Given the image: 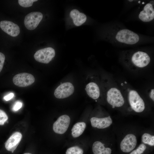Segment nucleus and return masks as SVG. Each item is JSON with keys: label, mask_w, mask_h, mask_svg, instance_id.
<instances>
[{"label": "nucleus", "mask_w": 154, "mask_h": 154, "mask_svg": "<svg viewBox=\"0 0 154 154\" xmlns=\"http://www.w3.org/2000/svg\"><path fill=\"white\" fill-rule=\"evenodd\" d=\"M115 38L118 42L128 44H135L139 39L137 34L127 29H123L118 31Z\"/></svg>", "instance_id": "obj_4"}, {"label": "nucleus", "mask_w": 154, "mask_h": 154, "mask_svg": "<svg viewBox=\"0 0 154 154\" xmlns=\"http://www.w3.org/2000/svg\"><path fill=\"white\" fill-rule=\"evenodd\" d=\"M85 90L88 96L94 100L98 99L100 96L99 88L94 82H91L88 83L86 86Z\"/></svg>", "instance_id": "obj_16"}, {"label": "nucleus", "mask_w": 154, "mask_h": 154, "mask_svg": "<svg viewBox=\"0 0 154 154\" xmlns=\"http://www.w3.org/2000/svg\"><path fill=\"white\" fill-rule=\"evenodd\" d=\"M14 95L13 93H10L4 96L3 99L6 101H8L12 99Z\"/></svg>", "instance_id": "obj_26"}, {"label": "nucleus", "mask_w": 154, "mask_h": 154, "mask_svg": "<svg viewBox=\"0 0 154 154\" xmlns=\"http://www.w3.org/2000/svg\"><path fill=\"white\" fill-rule=\"evenodd\" d=\"M23 154H32L30 153H25Z\"/></svg>", "instance_id": "obj_28"}, {"label": "nucleus", "mask_w": 154, "mask_h": 154, "mask_svg": "<svg viewBox=\"0 0 154 154\" xmlns=\"http://www.w3.org/2000/svg\"><path fill=\"white\" fill-rule=\"evenodd\" d=\"M8 119L6 113L3 110L0 109V125H3Z\"/></svg>", "instance_id": "obj_23"}, {"label": "nucleus", "mask_w": 154, "mask_h": 154, "mask_svg": "<svg viewBox=\"0 0 154 154\" xmlns=\"http://www.w3.org/2000/svg\"><path fill=\"white\" fill-rule=\"evenodd\" d=\"M37 0H19L18 3L21 6L28 7L31 6L33 2L37 1Z\"/></svg>", "instance_id": "obj_22"}, {"label": "nucleus", "mask_w": 154, "mask_h": 154, "mask_svg": "<svg viewBox=\"0 0 154 154\" xmlns=\"http://www.w3.org/2000/svg\"><path fill=\"white\" fill-rule=\"evenodd\" d=\"M147 148V145L141 143L136 148L131 151L129 154H143Z\"/></svg>", "instance_id": "obj_21"}, {"label": "nucleus", "mask_w": 154, "mask_h": 154, "mask_svg": "<svg viewBox=\"0 0 154 154\" xmlns=\"http://www.w3.org/2000/svg\"><path fill=\"white\" fill-rule=\"evenodd\" d=\"M83 150L78 146H76L68 148L66 152V154H83Z\"/></svg>", "instance_id": "obj_20"}, {"label": "nucleus", "mask_w": 154, "mask_h": 154, "mask_svg": "<svg viewBox=\"0 0 154 154\" xmlns=\"http://www.w3.org/2000/svg\"><path fill=\"white\" fill-rule=\"evenodd\" d=\"M5 59V54L0 52V72L3 68Z\"/></svg>", "instance_id": "obj_24"}, {"label": "nucleus", "mask_w": 154, "mask_h": 154, "mask_svg": "<svg viewBox=\"0 0 154 154\" xmlns=\"http://www.w3.org/2000/svg\"><path fill=\"white\" fill-rule=\"evenodd\" d=\"M22 104L20 101L16 102L13 107V110L15 111H17L20 109L22 107Z\"/></svg>", "instance_id": "obj_25"}, {"label": "nucleus", "mask_w": 154, "mask_h": 154, "mask_svg": "<svg viewBox=\"0 0 154 154\" xmlns=\"http://www.w3.org/2000/svg\"><path fill=\"white\" fill-rule=\"evenodd\" d=\"M139 19L144 22H149L154 18V9L153 4L151 3L147 4L139 15Z\"/></svg>", "instance_id": "obj_14"}, {"label": "nucleus", "mask_w": 154, "mask_h": 154, "mask_svg": "<svg viewBox=\"0 0 154 154\" xmlns=\"http://www.w3.org/2000/svg\"><path fill=\"white\" fill-rule=\"evenodd\" d=\"M137 142L136 135L132 132H128L121 139L119 143L120 149L124 153H130L135 148Z\"/></svg>", "instance_id": "obj_3"}, {"label": "nucleus", "mask_w": 154, "mask_h": 154, "mask_svg": "<svg viewBox=\"0 0 154 154\" xmlns=\"http://www.w3.org/2000/svg\"><path fill=\"white\" fill-rule=\"evenodd\" d=\"M127 98L130 107L135 112L140 113L144 111L145 108V102L137 91L133 90H130Z\"/></svg>", "instance_id": "obj_1"}, {"label": "nucleus", "mask_w": 154, "mask_h": 154, "mask_svg": "<svg viewBox=\"0 0 154 154\" xmlns=\"http://www.w3.org/2000/svg\"><path fill=\"white\" fill-rule=\"evenodd\" d=\"M73 85L70 82H64L58 86L55 90L54 95L58 99H63L68 97L74 92Z\"/></svg>", "instance_id": "obj_8"}, {"label": "nucleus", "mask_w": 154, "mask_h": 154, "mask_svg": "<svg viewBox=\"0 0 154 154\" xmlns=\"http://www.w3.org/2000/svg\"><path fill=\"white\" fill-rule=\"evenodd\" d=\"M106 100L108 104L113 108L121 107L125 103V99L121 91L115 87L111 88L108 90Z\"/></svg>", "instance_id": "obj_2"}, {"label": "nucleus", "mask_w": 154, "mask_h": 154, "mask_svg": "<svg viewBox=\"0 0 154 154\" xmlns=\"http://www.w3.org/2000/svg\"><path fill=\"white\" fill-rule=\"evenodd\" d=\"M92 126L99 129H104L109 127L113 123L110 116L102 118L92 117L90 119Z\"/></svg>", "instance_id": "obj_12"}, {"label": "nucleus", "mask_w": 154, "mask_h": 154, "mask_svg": "<svg viewBox=\"0 0 154 154\" xmlns=\"http://www.w3.org/2000/svg\"><path fill=\"white\" fill-rule=\"evenodd\" d=\"M92 151L94 154H112V149L110 145L106 146L104 143L96 141L93 143Z\"/></svg>", "instance_id": "obj_15"}, {"label": "nucleus", "mask_w": 154, "mask_h": 154, "mask_svg": "<svg viewBox=\"0 0 154 154\" xmlns=\"http://www.w3.org/2000/svg\"><path fill=\"white\" fill-rule=\"evenodd\" d=\"M86 127V123L84 122H78L75 123L71 129L72 136L76 138L80 136L84 132Z\"/></svg>", "instance_id": "obj_18"}, {"label": "nucleus", "mask_w": 154, "mask_h": 154, "mask_svg": "<svg viewBox=\"0 0 154 154\" xmlns=\"http://www.w3.org/2000/svg\"><path fill=\"white\" fill-rule=\"evenodd\" d=\"M0 29L5 33L13 37L17 36L20 33L19 27L17 24L6 20L0 21Z\"/></svg>", "instance_id": "obj_11"}, {"label": "nucleus", "mask_w": 154, "mask_h": 154, "mask_svg": "<svg viewBox=\"0 0 154 154\" xmlns=\"http://www.w3.org/2000/svg\"><path fill=\"white\" fill-rule=\"evenodd\" d=\"M131 60L132 64L135 66L142 68L146 67L149 64L151 58L146 53L141 51H138L133 54Z\"/></svg>", "instance_id": "obj_9"}, {"label": "nucleus", "mask_w": 154, "mask_h": 154, "mask_svg": "<svg viewBox=\"0 0 154 154\" xmlns=\"http://www.w3.org/2000/svg\"><path fill=\"white\" fill-rule=\"evenodd\" d=\"M55 55L54 50L52 47H48L37 51L34 55L35 59L37 62L48 63Z\"/></svg>", "instance_id": "obj_5"}, {"label": "nucleus", "mask_w": 154, "mask_h": 154, "mask_svg": "<svg viewBox=\"0 0 154 154\" xmlns=\"http://www.w3.org/2000/svg\"><path fill=\"white\" fill-rule=\"evenodd\" d=\"M149 96L151 100L154 102V90L151 89L149 93Z\"/></svg>", "instance_id": "obj_27"}, {"label": "nucleus", "mask_w": 154, "mask_h": 154, "mask_svg": "<svg viewBox=\"0 0 154 154\" xmlns=\"http://www.w3.org/2000/svg\"><path fill=\"white\" fill-rule=\"evenodd\" d=\"M22 138V135L21 133L18 131L14 132L5 143L6 149L13 153L19 144Z\"/></svg>", "instance_id": "obj_13"}, {"label": "nucleus", "mask_w": 154, "mask_h": 154, "mask_svg": "<svg viewBox=\"0 0 154 154\" xmlns=\"http://www.w3.org/2000/svg\"><path fill=\"white\" fill-rule=\"evenodd\" d=\"M142 143L151 147L154 146V135L148 132H144L142 134L141 137Z\"/></svg>", "instance_id": "obj_19"}, {"label": "nucleus", "mask_w": 154, "mask_h": 154, "mask_svg": "<svg viewBox=\"0 0 154 154\" xmlns=\"http://www.w3.org/2000/svg\"><path fill=\"white\" fill-rule=\"evenodd\" d=\"M13 81L15 85L19 87H25L33 84L35 81V78L31 74L22 73L15 75L13 78Z\"/></svg>", "instance_id": "obj_7"}, {"label": "nucleus", "mask_w": 154, "mask_h": 154, "mask_svg": "<svg viewBox=\"0 0 154 154\" xmlns=\"http://www.w3.org/2000/svg\"><path fill=\"white\" fill-rule=\"evenodd\" d=\"M42 17L43 15L40 12H31L25 17L24 20L25 26L29 30H33L38 26Z\"/></svg>", "instance_id": "obj_6"}, {"label": "nucleus", "mask_w": 154, "mask_h": 154, "mask_svg": "<svg viewBox=\"0 0 154 154\" xmlns=\"http://www.w3.org/2000/svg\"><path fill=\"white\" fill-rule=\"evenodd\" d=\"M70 15L74 24L77 26H80L85 23L87 19L85 14L80 13L76 9L72 10L70 12Z\"/></svg>", "instance_id": "obj_17"}, {"label": "nucleus", "mask_w": 154, "mask_h": 154, "mask_svg": "<svg viewBox=\"0 0 154 154\" xmlns=\"http://www.w3.org/2000/svg\"><path fill=\"white\" fill-rule=\"evenodd\" d=\"M70 118L66 115L60 116L54 123L53 129L55 132L59 134H63L67 130L70 123Z\"/></svg>", "instance_id": "obj_10"}]
</instances>
